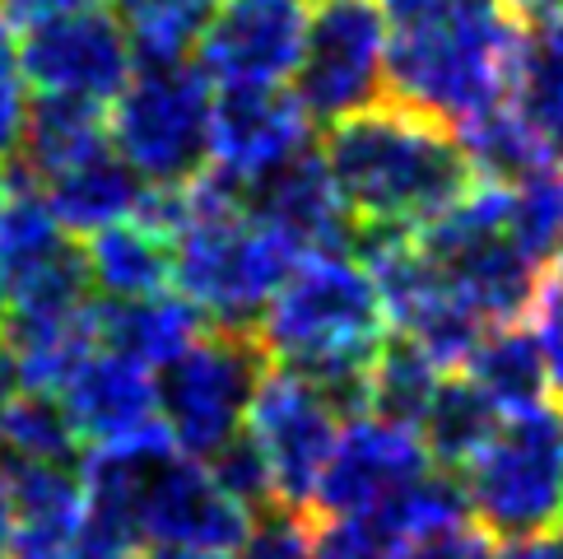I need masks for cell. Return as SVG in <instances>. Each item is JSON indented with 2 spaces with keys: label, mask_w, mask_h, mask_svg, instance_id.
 Returning a JSON list of instances; mask_svg holds the SVG:
<instances>
[{
  "label": "cell",
  "mask_w": 563,
  "mask_h": 559,
  "mask_svg": "<svg viewBox=\"0 0 563 559\" xmlns=\"http://www.w3.org/2000/svg\"><path fill=\"white\" fill-rule=\"evenodd\" d=\"M387 19V98L466 127L508 103L521 43L512 0H377Z\"/></svg>",
  "instance_id": "6da1fadb"
},
{
  "label": "cell",
  "mask_w": 563,
  "mask_h": 559,
  "mask_svg": "<svg viewBox=\"0 0 563 559\" xmlns=\"http://www.w3.org/2000/svg\"><path fill=\"white\" fill-rule=\"evenodd\" d=\"M321 154L354 224L424 233L475 187L461 140L396 98L335 122Z\"/></svg>",
  "instance_id": "7a4b0ae2"
},
{
  "label": "cell",
  "mask_w": 563,
  "mask_h": 559,
  "mask_svg": "<svg viewBox=\"0 0 563 559\" xmlns=\"http://www.w3.org/2000/svg\"><path fill=\"white\" fill-rule=\"evenodd\" d=\"M387 298L377 275L354 252L298 256L261 317V346L271 359L327 383L345 415L368 410V373L387 350Z\"/></svg>",
  "instance_id": "3957f363"
},
{
  "label": "cell",
  "mask_w": 563,
  "mask_h": 559,
  "mask_svg": "<svg viewBox=\"0 0 563 559\" xmlns=\"http://www.w3.org/2000/svg\"><path fill=\"white\" fill-rule=\"evenodd\" d=\"M298 252L266 219H256L243 187L214 168L183 187V224L173 233V289L214 327L256 331Z\"/></svg>",
  "instance_id": "277c9868"
},
{
  "label": "cell",
  "mask_w": 563,
  "mask_h": 559,
  "mask_svg": "<svg viewBox=\"0 0 563 559\" xmlns=\"http://www.w3.org/2000/svg\"><path fill=\"white\" fill-rule=\"evenodd\" d=\"M429 262L438 266L461 304H466L485 327H508L531 317L545 262L527 248L512 219V187L479 183L461 201L419 233Z\"/></svg>",
  "instance_id": "5b68a950"
},
{
  "label": "cell",
  "mask_w": 563,
  "mask_h": 559,
  "mask_svg": "<svg viewBox=\"0 0 563 559\" xmlns=\"http://www.w3.org/2000/svg\"><path fill=\"white\" fill-rule=\"evenodd\" d=\"M112 145L145 187H191L210 173L214 85L191 62H158L131 75L108 112Z\"/></svg>",
  "instance_id": "8992f818"
},
{
  "label": "cell",
  "mask_w": 563,
  "mask_h": 559,
  "mask_svg": "<svg viewBox=\"0 0 563 559\" xmlns=\"http://www.w3.org/2000/svg\"><path fill=\"white\" fill-rule=\"evenodd\" d=\"M461 475L475 523L503 541L554 531L563 517V415L550 406L503 415Z\"/></svg>",
  "instance_id": "52a82bcc"
},
{
  "label": "cell",
  "mask_w": 563,
  "mask_h": 559,
  "mask_svg": "<svg viewBox=\"0 0 563 559\" xmlns=\"http://www.w3.org/2000/svg\"><path fill=\"white\" fill-rule=\"evenodd\" d=\"M266 359L271 354L256 331L214 327L158 369V415L177 452L210 462L233 438H243Z\"/></svg>",
  "instance_id": "ba28073f"
},
{
  "label": "cell",
  "mask_w": 563,
  "mask_h": 559,
  "mask_svg": "<svg viewBox=\"0 0 563 559\" xmlns=\"http://www.w3.org/2000/svg\"><path fill=\"white\" fill-rule=\"evenodd\" d=\"M345 406L312 373L279 364L261 377L247 410V443L271 471L275 504L308 513L317 504V485L345 429Z\"/></svg>",
  "instance_id": "9c48e42d"
},
{
  "label": "cell",
  "mask_w": 563,
  "mask_h": 559,
  "mask_svg": "<svg viewBox=\"0 0 563 559\" xmlns=\"http://www.w3.org/2000/svg\"><path fill=\"white\" fill-rule=\"evenodd\" d=\"M294 94L321 127L387 98V19L377 0H317Z\"/></svg>",
  "instance_id": "30bf717a"
},
{
  "label": "cell",
  "mask_w": 563,
  "mask_h": 559,
  "mask_svg": "<svg viewBox=\"0 0 563 559\" xmlns=\"http://www.w3.org/2000/svg\"><path fill=\"white\" fill-rule=\"evenodd\" d=\"M135 62L140 56L122 14H108L103 6L33 19L19 37V75L37 98L108 108L131 85Z\"/></svg>",
  "instance_id": "8fae6325"
},
{
  "label": "cell",
  "mask_w": 563,
  "mask_h": 559,
  "mask_svg": "<svg viewBox=\"0 0 563 559\" xmlns=\"http://www.w3.org/2000/svg\"><path fill=\"white\" fill-rule=\"evenodd\" d=\"M312 0H224L196 43V66L214 89L285 85L298 75Z\"/></svg>",
  "instance_id": "7c38bea8"
},
{
  "label": "cell",
  "mask_w": 563,
  "mask_h": 559,
  "mask_svg": "<svg viewBox=\"0 0 563 559\" xmlns=\"http://www.w3.org/2000/svg\"><path fill=\"white\" fill-rule=\"evenodd\" d=\"M429 471H433V452L415 425H400V419H387L377 410L350 415L327 471H321L317 508L327 517L382 513L415 481H424Z\"/></svg>",
  "instance_id": "4fadbf2b"
},
{
  "label": "cell",
  "mask_w": 563,
  "mask_h": 559,
  "mask_svg": "<svg viewBox=\"0 0 563 559\" xmlns=\"http://www.w3.org/2000/svg\"><path fill=\"white\" fill-rule=\"evenodd\" d=\"M56 396H62L79 443H89L93 452L168 438L164 415H158V373L103 341L70 369Z\"/></svg>",
  "instance_id": "5bb4252c"
},
{
  "label": "cell",
  "mask_w": 563,
  "mask_h": 559,
  "mask_svg": "<svg viewBox=\"0 0 563 559\" xmlns=\"http://www.w3.org/2000/svg\"><path fill=\"white\" fill-rule=\"evenodd\" d=\"M312 112L303 98L285 85H252V89H219L214 94V135H210V168L229 177L233 187H252L289 158L312 150Z\"/></svg>",
  "instance_id": "9a60e30c"
},
{
  "label": "cell",
  "mask_w": 563,
  "mask_h": 559,
  "mask_svg": "<svg viewBox=\"0 0 563 559\" xmlns=\"http://www.w3.org/2000/svg\"><path fill=\"white\" fill-rule=\"evenodd\" d=\"M247 206L256 219L285 238L298 256L312 252H350L354 248V215L340 196L335 177L327 168V154H298L285 168H275L271 177H261L247 191Z\"/></svg>",
  "instance_id": "2e32d148"
},
{
  "label": "cell",
  "mask_w": 563,
  "mask_h": 559,
  "mask_svg": "<svg viewBox=\"0 0 563 559\" xmlns=\"http://www.w3.org/2000/svg\"><path fill=\"white\" fill-rule=\"evenodd\" d=\"M43 191H47L56 219H62L75 238H89L108 224L135 219L150 187H145V177L117 154V145H108V150L89 154L85 164L56 173L52 183H43Z\"/></svg>",
  "instance_id": "e0dca14e"
},
{
  "label": "cell",
  "mask_w": 563,
  "mask_h": 559,
  "mask_svg": "<svg viewBox=\"0 0 563 559\" xmlns=\"http://www.w3.org/2000/svg\"><path fill=\"white\" fill-rule=\"evenodd\" d=\"M85 262L93 294L103 304H126V298H150L173 289V238L145 219H122L85 238Z\"/></svg>",
  "instance_id": "ac0fdd59"
},
{
  "label": "cell",
  "mask_w": 563,
  "mask_h": 559,
  "mask_svg": "<svg viewBox=\"0 0 563 559\" xmlns=\"http://www.w3.org/2000/svg\"><path fill=\"white\" fill-rule=\"evenodd\" d=\"M108 145V108L75 103V98H37L29 108L24 140H19V173L33 177V183H52L56 173L85 164L89 154Z\"/></svg>",
  "instance_id": "d6986e66"
},
{
  "label": "cell",
  "mask_w": 563,
  "mask_h": 559,
  "mask_svg": "<svg viewBox=\"0 0 563 559\" xmlns=\"http://www.w3.org/2000/svg\"><path fill=\"white\" fill-rule=\"evenodd\" d=\"M200 317L183 294H150L126 304H98V341L140 359L145 369H164L200 336Z\"/></svg>",
  "instance_id": "ffe728a7"
},
{
  "label": "cell",
  "mask_w": 563,
  "mask_h": 559,
  "mask_svg": "<svg viewBox=\"0 0 563 559\" xmlns=\"http://www.w3.org/2000/svg\"><path fill=\"white\" fill-rule=\"evenodd\" d=\"M461 373H466L503 415L545 406V392H550L545 350H540L536 331L527 322L489 327L479 336V346L471 350V359L461 364Z\"/></svg>",
  "instance_id": "44dd1931"
},
{
  "label": "cell",
  "mask_w": 563,
  "mask_h": 559,
  "mask_svg": "<svg viewBox=\"0 0 563 559\" xmlns=\"http://www.w3.org/2000/svg\"><path fill=\"white\" fill-rule=\"evenodd\" d=\"M508 103L563 154V10L531 14L521 29Z\"/></svg>",
  "instance_id": "7402d4cb"
},
{
  "label": "cell",
  "mask_w": 563,
  "mask_h": 559,
  "mask_svg": "<svg viewBox=\"0 0 563 559\" xmlns=\"http://www.w3.org/2000/svg\"><path fill=\"white\" fill-rule=\"evenodd\" d=\"M456 131H461V150H466L479 183L517 187V183H527V177L563 164V154H554L550 140L540 135L512 103H498L494 112L475 117V122L456 127Z\"/></svg>",
  "instance_id": "603a6c76"
},
{
  "label": "cell",
  "mask_w": 563,
  "mask_h": 559,
  "mask_svg": "<svg viewBox=\"0 0 563 559\" xmlns=\"http://www.w3.org/2000/svg\"><path fill=\"white\" fill-rule=\"evenodd\" d=\"M503 410L479 392L466 373H448V383L438 387L433 406L419 419V434L433 452V467L442 471H461L471 457L485 448V438L498 429Z\"/></svg>",
  "instance_id": "cb8c5ba5"
},
{
  "label": "cell",
  "mask_w": 563,
  "mask_h": 559,
  "mask_svg": "<svg viewBox=\"0 0 563 559\" xmlns=\"http://www.w3.org/2000/svg\"><path fill=\"white\" fill-rule=\"evenodd\" d=\"M448 373L452 369H442L424 346L410 341V336L387 341V350L377 354V364L368 373V410L419 429V419H424V410L433 406L438 387L448 383Z\"/></svg>",
  "instance_id": "d4e9b609"
},
{
  "label": "cell",
  "mask_w": 563,
  "mask_h": 559,
  "mask_svg": "<svg viewBox=\"0 0 563 559\" xmlns=\"http://www.w3.org/2000/svg\"><path fill=\"white\" fill-rule=\"evenodd\" d=\"M224 0H117V14L135 43V56L145 66L187 62V52L200 43V33Z\"/></svg>",
  "instance_id": "484cf974"
},
{
  "label": "cell",
  "mask_w": 563,
  "mask_h": 559,
  "mask_svg": "<svg viewBox=\"0 0 563 559\" xmlns=\"http://www.w3.org/2000/svg\"><path fill=\"white\" fill-rule=\"evenodd\" d=\"M79 434L56 392L24 387L0 410V452L10 462H70Z\"/></svg>",
  "instance_id": "4316f807"
},
{
  "label": "cell",
  "mask_w": 563,
  "mask_h": 559,
  "mask_svg": "<svg viewBox=\"0 0 563 559\" xmlns=\"http://www.w3.org/2000/svg\"><path fill=\"white\" fill-rule=\"evenodd\" d=\"M406 536L387 513H340L312 531V559H400Z\"/></svg>",
  "instance_id": "83f0119b"
},
{
  "label": "cell",
  "mask_w": 563,
  "mask_h": 559,
  "mask_svg": "<svg viewBox=\"0 0 563 559\" xmlns=\"http://www.w3.org/2000/svg\"><path fill=\"white\" fill-rule=\"evenodd\" d=\"M229 559H312V527L298 508L266 504L252 513L247 536Z\"/></svg>",
  "instance_id": "f1b7e54d"
},
{
  "label": "cell",
  "mask_w": 563,
  "mask_h": 559,
  "mask_svg": "<svg viewBox=\"0 0 563 559\" xmlns=\"http://www.w3.org/2000/svg\"><path fill=\"white\" fill-rule=\"evenodd\" d=\"M498 541L489 527H479L475 517H461V523H448L438 531L415 536L400 559H498Z\"/></svg>",
  "instance_id": "f546056e"
},
{
  "label": "cell",
  "mask_w": 563,
  "mask_h": 559,
  "mask_svg": "<svg viewBox=\"0 0 563 559\" xmlns=\"http://www.w3.org/2000/svg\"><path fill=\"white\" fill-rule=\"evenodd\" d=\"M531 331L540 350H545V369H550V387L563 392V266H550L540 280L536 308H531Z\"/></svg>",
  "instance_id": "4dcf8cb0"
},
{
  "label": "cell",
  "mask_w": 563,
  "mask_h": 559,
  "mask_svg": "<svg viewBox=\"0 0 563 559\" xmlns=\"http://www.w3.org/2000/svg\"><path fill=\"white\" fill-rule=\"evenodd\" d=\"M24 75L19 66H0V158L19 154V140H24V122H29V94H24Z\"/></svg>",
  "instance_id": "1f68e13d"
},
{
  "label": "cell",
  "mask_w": 563,
  "mask_h": 559,
  "mask_svg": "<svg viewBox=\"0 0 563 559\" xmlns=\"http://www.w3.org/2000/svg\"><path fill=\"white\" fill-rule=\"evenodd\" d=\"M103 0H5V10L14 24H33V19H47V14H70V10H93Z\"/></svg>",
  "instance_id": "d6a6232c"
},
{
  "label": "cell",
  "mask_w": 563,
  "mask_h": 559,
  "mask_svg": "<svg viewBox=\"0 0 563 559\" xmlns=\"http://www.w3.org/2000/svg\"><path fill=\"white\" fill-rule=\"evenodd\" d=\"M498 559H563V531H540V536L508 541V550Z\"/></svg>",
  "instance_id": "836d02e7"
},
{
  "label": "cell",
  "mask_w": 563,
  "mask_h": 559,
  "mask_svg": "<svg viewBox=\"0 0 563 559\" xmlns=\"http://www.w3.org/2000/svg\"><path fill=\"white\" fill-rule=\"evenodd\" d=\"M24 392V377H19V364H14V350L5 346V336H0V410H5L14 396Z\"/></svg>",
  "instance_id": "e575fe53"
},
{
  "label": "cell",
  "mask_w": 563,
  "mask_h": 559,
  "mask_svg": "<svg viewBox=\"0 0 563 559\" xmlns=\"http://www.w3.org/2000/svg\"><path fill=\"white\" fill-rule=\"evenodd\" d=\"M10 550H14V508H10L5 471H0V559H10Z\"/></svg>",
  "instance_id": "d590c367"
},
{
  "label": "cell",
  "mask_w": 563,
  "mask_h": 559,
  "mask_svg": "<svg viewBox=\"0 0 563 559\" xmlns=\"http://www.w3.org/2000/svg\"><path fill=\"white\" fill-rule=\"evenodd\" d=\"M0 66H19V37L10 33V10H0Z\"/></svg>",
  "instance_id": "8d00e7d4"
},
{
  "label": "cell",
  "mask_w": 563,
  "mask_h": 559,
  "mask_svg": "<svg viewBox=\"0 0 563 559\" xmlns=\"http://www.w3.org/2000/svg\"><path fill=\"white\" fill-rule=\"evenodd\" d=\"M521 14H550V10H563V0H512Z\"/></svg>",
  "instance_id": "74e56055"
},
{
  "label": "cell",
  "mask_w": 563,
  "mask_h": 559,
  "mask_svg": "<svg viewBox=\"0 0 563 559\" xmlns=\"http://www.w3.org/2000/svg\"><path fill=\"white\" fill-rule=\"evenodd\" d=\"M0 327H5V280H0Z\"/></svg>",
  "instance_id": "f35d334b"
},
{
  "label": "cell",
  "mask_w": 563,
  "mask_h": 559,
  "mask_svg": "<svg viewBox=\"0 0 563 559\" xmlns=\"http://www.w3.org/2000/svg\"><path fill=\"white\" fill-rule=\"evenodd\" d=\"M5 187H10V177H5V173H0V201H5Z\"/></svg>",
  "instance_id": "ab89813d"
},
{
  "label": "cell",
  "mask_w": 563,
  "mask_h": 559,
  "mask_svg": "<svg viewBox=\"0 0 563 559\" xmlns=\"http://www.w3.org/2000/svg\"><path fill=\"white\" fill-rule=\"evenodd\" d=\"M554 266H563V248H559V262H554Z\"/></svg>",
  "instance_id": "60d3db41"
},
{
  "label": "cell",
  "mask_w": 563,
  "mask_h": 559,
  "mask_svg": "<svg viewBox=\"0 0 563 559\" xmlns=\"http://www.w3.org/2000/svg\"><path fill=\"white\" fill-rule=\"evenodd\" d=\"M0 6H5V0H0Z\"/></svg>",
  "instance_id": "b9f144b4"
}]
</instances>
